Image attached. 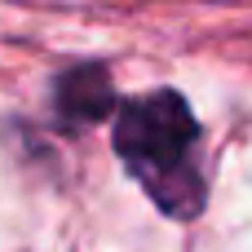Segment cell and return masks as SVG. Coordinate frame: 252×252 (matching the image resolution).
I'll return each instance as SVG.
<instances>
[{"label": "cell", "mask_w": 252, "mask_h": 252, "mask_svg": "<svg viewBox=\"0 0 252 252\" xmlns=\"http://www.w3.org/2000/svg\"><path fill=\"white\" fill-rule=\"evenodd\" d=\"M195 137V115L173 89L128 102L115 120V151L124 168L168 217H195L204 204V182L190 164Z\"/></svg>", "instance_id": "1"}]
</instances>
